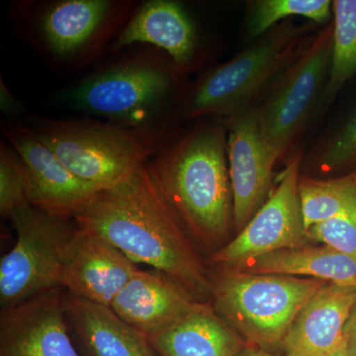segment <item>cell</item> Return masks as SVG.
I'll use <instances>...</instances> for the list:
<instances>
[{"label":"cell","mask_w":356,"mask_h":356,"mask_svg":"<svg viewBox=\"0 0 356 356\" xmlns=\"http://www.w3.org/2000/svg\"><path fill=\"white\" fill-rule=\"evenodd\" d=\"M74 221L135 264L168 274L201 301L212 299L207 266L147 163L120 184L96 192Z\"/></svg>","instance_id":"obj_1"},{"label":"cell","mask_w":356,"mask_h":356,"mask_svg":"<svg viewBox=\"0 0 356 356\" xmlns=\"http://www.w3.org/2000/svg\"><path fill=\"white\" fill-rule=\"evenodd\" d=\"M63 89L60 99L86 117L143 130L177 129L191 84L158 48L136 44Z\"/></svg>","instance_id":"obj_2"},{"label":"cell","mask_w":356,"mask_h":356,"mask_svg":"<svg viewBox=\"0 0 356 356\" xmlns=\"http://www.w3.org/2000/svg\"><path fill=\"white\" fill-rule=\"evenodd\" d=\"M196 121L147 165L194 242L212 254L234 227L227 129L218 117Z\"/></svg>","instance_id":"obj_3"},{"label":"cell","mask_w":356,"mask_h":356,"mask_svg":"<svg viewBox=\"0 0 356 356\" xmlns=\"http://www.w3.org/2000/svg\"><path fill=\"white\" fill-rule=\"evenodd\" d=\"M140 1L16 0L9 17L16 34L60 76L83 74L108 55L110 46Z\"/></svg>","instance_id":"obj_4"},{"label":"cell","mask_w":356,"mask_h":356,"mask_svg":"<svg viewBox=\"0 0 356 356\" xmlns=\"http://www.w3.org/2000/svg\"><path fill=\"white\" fill-rule=\"evenodd\" d=\"M23 123L67 168L96 191L127 179L180 132L134 129L83 117L27 115Z\"/></svg>","instance_id":"obj_5"},{"label":"cell","mask_w":356,"mask_h":356,"mask_svg":"<svg viewBox=\"0 0 356 356\" xmlns=\"http://www.w3.org/2000/svg\"><path fill=\"white\" fill-rule=\"evenodd\" d=\"M314 24L283 21L228 62L204 70L188 89L182 120L226 118L252 105L305 50Z\"/></svg>","instance_id":"obj_6"},{"label":"cell","mask_w":356,"mask_h":356,"mask_svg":"<svg viewBox=\"0 0 356 356\" xmlns=\"http://www.w3.org/2000/svg\"><path fill=\"white\" fill-rule=\"evenodd\" d=\"M213 309L248 346H281L295 318L327 281L219 268L211 274Z\"/></svg>","instance_id":"obj_7"},{"label":"cell","mask_w":356,"mask_h":356,"mask_svg":"<svg viewBox=\"0 0 356 356\" xmlns=\"http://www.w3.org/2000/svg\"><path fill=\"white\" fill-rule=\"evenodd\" d=\"M334 21L313 37L291 65L269 86L257 107L259 127L278 161L298 149L302 136L317 117L331 67Z\"/></svg>","instance_id":"obj_8"},{"label":"cell","mask_w":356,"mask_h":356,"mask_svg":"<svg viewBox=\"0 0 356 356\" xmlns=\"http://www.w3.org/2000/svg\"><path fill=\"white\" fill-rule=\"evenodd\" d=\"M13 248L0 261V305L9 308L53 288L62 287L76 222L25 204L10 217Z\"/></svg>","instance_id":"obj_9"},{"label":"cell","mask_w":356,"mask_h":356,"mask_svg":"<svg viewBox=\"0 0 356 356\" xmlns=\"http://www.w3.org/2000/svg\"><path fill=\"white\" fill-rule=\"evenodd\" d=\"M303 156L297 151L290 156L280 184L266 202L234 240L210 254V264L235 268L277 250L305 247L308 236L298 192Z\"/></svg>","instance_id":"obj_10"},{"label":"cell","mask_w":356,"mask_h":356,"mask_svg":"<svg viewBox=\"0 0 356 356\" xmlns=\"http://www.w3.org/2000/svg\"><path fill=\"white\" fill-rule=\"evenodd\" d=\"M222 119L227 129L234 228L240 233L270 195L278 158L262 135L254 104Z\"/></svg>","instance_id":"obj_11"},{"label":"cell","mask_w":356,"mask_h":356,"mask_svg":"<svg viewBox=\"0 0 356 356\" xmlns=\"http://www.w3.org/2000/svg\"><path fill=\"white\" fill-rule=\"evenodd\" d=\"M136 44L165 51L188 74L202 70L209 57L197 22L184 4L175 0L140 2L110 46L108 55Z\"/></svg>","instance_id":"obj_12"},{"label":"cell","mask_w":356,"mask_h":356,"mask_svg":"<svg viewBox=\"0 0 356 356\" xmlns=\"http://www.w3.org/2000/svg\"><path fill=\"white\" fill-rule=\"evenodd\" d=\"M7 142L24 161L29 178V203L51 216L72 221L96 193L20 120L2 122Z\"/></svg>","instance_id":"obj_13"},{"label":"cell","mask_w":356,"mask_h":356,"mask_svg":"<svg viewBox=\"0 0 356 356\" xmlns=\"http://www.w3.org/2000/svg\"><path fill=\"white\" fill-rule=\"evenodd\" d=\"M62 288L2 309L0 356H81L70 339Z\"/></svg>","instance_id":"obj_14"},{"label":"cell","mask_w":356,"mask_h":356,"mask_svg":"<svg viewBox=\"0 0 356 356\" xmlns=\"http://www.w3.org/2000/svg\"><path fill=\"white\" fill-rule=\"evenodd\" d=\"M139 270L138 264L112 243L77 226L62 287L76 298L111 307L119 293Z\"/></svg>","instance_id":"obj_15"},{"label":"cell","mask_w":356,"mask_h":356,"mask_svg":"<svg viewBox=\"0 0 356 356\" xmlns=\"http://www.w3.org/2000/svg\"><path fill=\"white\" fill-rule=\"evenodd\" d=\"M158 269H140L115 298L112 311L147 337L165 331L205 305Z\"/></svg>","instance_id":"obj_16"},{"label":"cell","mask_w":356,"mask_h":356,"mask_svg":"<svg viewBox=\"0 0 356 356\" xmlns=\"http://www.w3.org/2000/svg\"><path fill=\"white\" fill-rule=\"evenodd\" d=\"M356 287L327 282L295 318L282 346L285 356H327L343 344Z\"/></svg>","instance_id":"obj_17"},{"label":"cell","mask_w":356,"mask_h":356,"mask_svg":"<svg viewBox=\"0 0 356 356\" xmlns=\"http://www.w3.org/2000/svg\"><path fill=\"white\" fill-rule=\"evenodd\" d=\"M65 314L70 331L88 356H161L144 334L110 307L67 293Z\"/></svg>","instance_id":"obj_18"},{"label":"cell","mask_w":356,"mask_h":356,"mask_svg":"<svg viewBox=\"0 0 356 356\" xmlns=\"http://www.w3.org/2000/svg\"><path fill=\"white\" fill-rule=\"evenodd\" d=\"M147 339L161 356H236L247 346L209 303Z\"/></svg>","instance_id":"obj_19"},{"label":"cell","mask_w":356,"mask_h":356,"mask_svg":"<svg viewBox=\"0 0 356 356\" xmlns=\"http://www.w3.org/2000/svg\"><path fill=\"white\" fill-rule=\"evenodd\" d=\"M233 269L252 274L306 276L356 287L355 259L327 245L277 250Z\"/></svg>","instance_id":"obj_20"},{"label":"cell","mask_w":356,"mask_h":356,"mask_svg":"<svg viewBox=\"0 0 356 356\" xmlns=\"http://www.w3.org/2000/svg\"><path fill=\"white\" fill-rule=\"evenodd\" d=\"M300 204L306 229L313 225L356 213V170L321 179L300 175Z\"/></svg>","instance_id":"obj_21"},{"label":"cell","mask_w":356,"mask_h":356,"mask_svg":"<svg viewBox=\"0 0 356 356\" xmlns=\"http://www.w3.org/2000/svg\"><path fill=\"white\" fill-rule=\"evenodd\" d=\"M334 43L329 79L318 109V118L331 106L344 84L356 76V0H334Z\"/></svg>","instance_id":"obj_22"},{"label":"cell","mask_w":356,"mask_h":356,"mask_svg":"<svg viewBox=\"0 0 356 356\" xmlns=\"http://www.w3.org/2000/svg\"><path fill=\"white\" fill-rule=\"evenodd\" d=\"M332 15L331 0H252L247 2L245 36L254 41L293 16H301L315 24L325 26L332 20Z\"/></svg>","instance_id":"obj_23"},{"label":"cell","mask_w":356,"mask_h":356,"mask_svg":"<svg viewBox=\"0 0 356 356\" xmlns=\"http://www.w3.org/2000/svg\"><path fill=\"white\" fill-rule=\"evenodd\" d=\"M302 163L321 173L356 170V102L334 127L316 143Z\"/></svg>","instance_id":"obj_24"},{"label":"cell","mask_w":356,"mask_h":356,"mask_svg":"<svg viewBox=\"0 0 356 356\" xmlns=\"http://www.w3.org/2000/svg\"><path fill=\"white\" fill-rule=\"evenodd\" d=\"M29 178L24 161L7 140L0 143V214L10 219L14 211L29 203Z\"/></svg>","instance_id":"obj_25"},{"label":"cell","mask_w":356,"mask_h":356,"mask_svg":"<svg viewBox=\"0 0 356 356\" xmlns=\"http://www.w3.org/2000/svg\"><path fill=\"white\" fill-rule=\"evenodd\" d=\"M307 236L356 261V213L313 225L307 229Z\"/></svg>","instance_id":"obj_26"},{"label":"cell","mask_w":356,"mask_h":356,"mask_svg":"<svg viewBox=\"0 0 356 356\" xmlns=\"http://www.w3.org/2000/svg\"><path fill=\"white\" fill-rule=\"evenodd\" d=\"M0 109L8 118L7 120H19V117L28 113L27 107L11 93L2 76H0Z\"/></svg>","instance_id":"obj_27"},{"label":"cell","mask_w":356,"mask_h":356,"mask_svg":"<svg viewBox=\"0 0 356 356\" xmlns=\"http://www.w3.org/2000/svg\"><path fill=\"white\" fill-rule=\"evenodd\" d=\"M343 341L346 355L356 356V302L344 325Z\"/></svg>","instance_id":"obj_28"},{"label":"cell","mask_w":356,"mask_h":356,"mask_svg":"<svg viewBox=\"0 0 356 356\" xmlns=\"http://www.w3.org/2000/svg\"><path fill=\"white\" fill-rule=\"evenodd\" d=\"M236 356H280L271 355L264 348H257V346H245Z\"/></svg>","instance_id":"obj_29"},{"label":"cell","mask_w":356,"mask_h":356,"mask_svg":"<svg viewBox=\"0 0 356 356\" xmlns=\"http://www.w3.org/2000/svg\"><path fill=\"white\" fill-rule=\"evenodd\" d=\"M327 356H348L346 355V348H344V344H341L337 350H334V353H332L331 355Z\"/></svg>","instance_id":"obj_30"}]
</instances>
